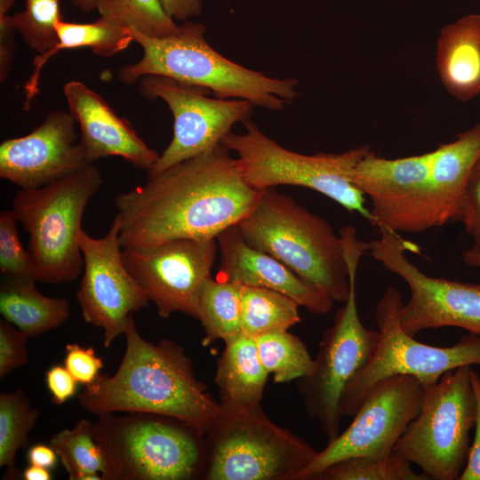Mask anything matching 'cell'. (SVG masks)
<instances>
[{
    "label": "cell",
    "mask_w": 480,
    "mask_h": 480,
    "mask_svg": "<svg viewBox=\"0 0 480 480\" xmlns=\"http://www.w3.org/2000/svg\"><path fill=\"white\" fill-rule=\"evenodd\" d=\"M203 478L299 480L316 451L271 421L261 406L226 408L205 436Z\"/></svg>",
    "instance_id": "cell-8"
},
{
    "label": "cell",
    "mask_w": 480,
    "mask_h": 480,
    "mask_svg": "<svg viewBox=\"0 0 480 480\" xmlns=\"http://www.w3.org/2000/svg\"><path fill=\"white\" fill-rule=\"evenodd\" d=\"M28 336L4 318L0 320V377L28 363Z\"/></svg>",
    "instance_id": "cell-35"
},
{
    "label": "cell",
    "mask_w": 480,
    "mask_h": 480,
    "mask_svg": "<svg viewBox=\"0 0 480 480\" xmlns=\"http://www.w3.org/2000/svg\"><path fill=\"white\" fill-rule=\"evenodd\" d=\"M22 476L25 480H51L52 478L50 469L31 464L24 470Z\"/></svg>",
    "instance_id": "cell-43"
},
{
    "label": "cell",
    "mask_w": 480,
    "mask_h": 480,
    "mask_svg": "<svg viewBox=\"0 0 480 480\" xmlns=\"http://www.w3.org/2000/svg\"><path fill=\"white\" fill-rule=\"evenodd\" d=\"M102 174L93 164L36 188H21L12 211L28 235V252L36 280L61 284L76 279L84 259L76 235L90 199L100 190Z\"/></svg>",
    "instance_id": "cell-6"
},
{
    "label": "cell",
    "mask_w": 480,
    "mask_h": 480,
    "mask_svg": "<svg viewBox=\"0 0 480 480\" xmlns=\"http://www.w3.org/2000/svg\"><path fill=\"white\" fill-rule=\"evenodd\" d=\"M15 29L12 24L11 16H0V82L4 84L14 62Z\"/></svg>",
    "instance_id": "cell-40"
},
{
    "label": "cell",
    "mask_w": 480,
    "mask_h": 480,
    "mask_svg": "<svg viewBox=\"0 0 480 480\" xmlns=\"http://www.w3.org/2000/svg\"><path fill=\"white\" fill-rule=\"evenodd\" d=\"M300 306L289 296L258 286L242 285V333L256 338L288 331L300 321Z\"/></svg>",
    "instance_id": "cell-27"
},
{
    "label": "cell",
    "mask_w": 480,
    "mask_h": 480,
    "mask_svg": "<svg viewBox=\"0 0 480 480\" xmlns=\"http://www.w3.org/2000/svg\"><path fill=\"white\" fill-rule=\"evenodd\" d=\"M60 4V0H25L24 10L11 16L15 31L38 53L57 44L55 23L63 19Z\"/></svg>",
    "instance_id": "cell-33"
},
{
    "label": "cell",
    "mask_w": 480,
    "mask_h": 480,
    "mask_svg": "<svg viewBox=\"0 0 480 480\" xmlns=\"http://www.w3.org/2000/svg\"><path fill=\"white\" fill-rule=\"evenodd\" d=\"M313 479L318 480H428L412 464L391 453L387 456H359L336 461Z\"/></svg>",
    "instance_id": "cell-32"
},
{
    "label": "cell",
    "mask_w": 480,
    "mask_h": 480,
    "mask_svg": "<svg viewBox=\"0 0 480 480\" xmlns=\"http://www.w3.org/2000/svg\"><path fill=\"white\" fill-rule=\"evenodd\" d=\"M93 426L82 419L73 428L59 432L50 441L69 480H103L106 464L94 438Z\"/></svg>",
    "instance_id": "cell-28"
},
{
    "label": "cell",
    "mask_w": 480,
    "mask_h": 480,
    "mask_svg": "<svg viewBox=\"0 0 480 480\" xmlns=\"http://www.w3.org/2000/svg\"><path fill=\"white\" fill-rule=\"evenodd\" d=\"M461 222L472 237L474 245L480 246V157L473 166L467 182Z\"/></svg>",
    "instance_id": "cell-37"
},
{
    "label": "cell",
    "mask_w": 480,
    "mask_h": 480,
    "mask_svg": "<svg viewBox=\"0 0 480 480\" xmlns=\"http://www.w3.org/2000/svg\"><path fill=\"white\" fill-rule=\"evenodd\" d=\"M12 210L0 212V270L4 276L37 281L32 259L23 247Z\"/></svg>",
    "instance_id": "cell-34"
},
{
    "label": "cell",
    "mask_w": 480,
    "mask_h": 480,
    "mask_svg": "<svg viewBox=\"0 0 480 480\" xmlns=\"http://www.w3.org/2000/svg\"><path fill=\"white\" fill-rule=\"evenodd\" d=\"M260 361L276 383H286L307 376L313 366L307 347L288 331L254 338Z\"/></svg>",
    "instance_id": "cell-31"
},
{
    "label": "cell",
    "mask_w": 480,
    "mask_h": 480,
    "mask_svg": "<svg viewBox=\"0 0 480 480\" xmlns=\"http://www.w3.org/2000/svg\"><path fill=\"white\" fill-rule=\"evenodd\" d=\"M57 44L48 51L37 54L33 60V71L24 85V108L28 110L32 100L39 92L42 69L48 60L59 52L87 47L103 58H109L125 50L133 41L128 28L100 17L89 23L65 21L55 23Z\"/></svg>",
    "instance_id": "cell-24"
},
{
    "label": "cell",
    "mask_w": 480,
    "mask_h": 480,
    "mask_svg": "<svg viewBox=\"0 0 480 480\" xmlns=\"http://www.w3.org/2000/svg\"><path fill=\"white\" fill-rule=\"evenodd\" d=\"M436 64L446 92L460 101L480 94V14L469 13L444 26L436 41Z\"/></svg>",
    "instance_id": "cell-22"
},
{
    "label": "cell",
    "mask_w": 480,
    "mask_h": 480,
    "mask_svg": "<svg viewBox=\"0 0 480 480\" xmlns=\"http://www.w3.org/2000/svg\"><path fill=\"white\" fill-rule=\"evenodd\" d=\"M251 246L286 265L300 278L344 303L350 284L340 234L292 196L271 188L236 225Z\"/></svg>",
    "instance_id": "cell-4"
},
{
    "label": "cell",
    "mask_w": 480,
    "mask_h": 480,
    "mask_svg": "<svg viewBox=\"0 0 480 480\" xmlns=\"http://www.w3.org/2000/svg\"><path fill=\"white\" fill-rule=\"evenodd\" d=\"M47 388L55 404H61L76 392L78 382L65 366L54 365L45 373Z\"/></svg>",
    "instance_id": "cell-38"
},
{
    "label": "cell",
    "mask_w": 480,
    "mask_h": 480,
    "mask_svg": "<svg viewBox=\"0 0 480 480\" xmlns=\"http://www.w3.org/2000/svg\"><path fill=\"white\" fill-rule=\"evenodd\" d=\"M260 194L245 181L238 158L220 143L116 196L121 246L216 239L252 211Z\"/></svg>",
    "instance_id": "cell-1"
},
{
    "label": "cell",
    "mask_w": 480,
    "mask_h": 480,
    "mask_svg": "<svg viewBox=\"0 0 480 480\" xmlns=\"http://www.w3.org/2000/svg\"><path fill=\"white\" fill-rule=\"evenodd\" d=\"M368 252L408 285L410 297L400 316L402 329L414 337L427 329L458 327L480 336V284L434 277L408 260L418 247L397 233L380 228Z\"/></svg>",
    "instance_id": "cell-12"
},
{
    "label": "cell",
    "mask_w": 480,
    "mask_h": 480,
    "mask_svg": "<svg viewBox=\"0 0 480 480\" xmlns=\"http://www.w3.org/2000/svg\"><path fill=\"white\" fill-rule=\"evenodd\" d=\"M348 263L350 289L344 306L324 333L310 372L300 379L298 388L308 415L316 420L328 442L340 433V401L348 383L374 354L379 331L366 328L358 314L356 278L361 257L369 243L347 226L340 230Z\"/></svg>",
    "instance_id": "cell-7"
},
{
    "label": "cell",
    "mask_w": 480,
    "mask_h": 480,
    "mask_svg": "<svg viewBox=\"0 0 480 480\" xmlns=\"http://www.w3.org/2000/svg\"><path fill=\"white\" fill-rule=\"evenodd\" d=\"M35 283L4 276L0 284L1 315L28 337L56 329L69 317L68 300L44 296L36 290Z\"/></svg>",
    "instance_id": "cell-25"
},
{
    "label": "cell",
    "mask_w": 480,
    "mask_h": 480,
    "mask_svg": "<svg viewBox=\"0 0 480 480\" xmlns=\"http://www.w3.org/2000/svg\"><path fill=\"white\" fill-rule=\"evenodd\" d=\"M216 240L220 265L215 278L279 292L316 315L332 310L334 301L327 294L272 255L247 244L236 225L222 231Z\"/></svg>",
    "instance_id": "cell-20"
},
{
    "label": "cell",
    "mask_w": 480,
    "mask_h": 480,
    "mask_svg": "<svg viewBox=\"0 0 480 480\" xmlns=\"http://www.w3.org/2000/svg\"><path fill=\"white\" fill-rule=\"evenodd\" d=\"M95 10L107 20L148 36L165 38L177 34L180 25L160 0H93Z\"/></svg>",
    "instance_id": "cell-30"
},
{
    "label": "cell",
    "mask_w": 480,
    "mask_h": 480,
    "mask_svg": "<svg viewBox=\"0 0 480 480\" xmlns=\"http://www.w3.org/2000/svg\"><path fill=\"white\" fill-rule=\"evenodd\" d=\"M404 306L400 292L388 287L375 308L379 331L376 350L348 383L340 401L341 416L353 417L369 388L378 380L396 374L411 375L423 386L463 365H480V336L465 335L450 347L421 343L401 327Z\"/></svg>",
    "instance_id": "cell-11"
},
{
    "label": "cell",
    "mask_w": 480,
    "mask_h": 480,
    "mask_svg": "<svg viewBox=\"0 0 480 480\" xmlns=\"http://www.w3.org/2000/svg\"><path fill=\"white\" fill-rule=\"evenodd\" d=\"M39 415L22 389L0 394V467L6 468L4 478H17L16 453L28 445Z\"/></svg>",
    "instance_id": "cell-29"
},
{
    "label": "cell",
    "mask_w": 480,
    "mask_h": 480,
    "mask_svg": "<svg viewBox=\"0 0 480 480\" xmlns=\"http://www.w3.org/2000/svg\"><path fill=\"white\" fill-rule=\"evenodd\" d=\"M462 260L465 264L480 268V246L473 245L462 253Z\"/></svg>",
    "instance_id": "cell-44"
},
{
    "label": "cell",
    "mask_w": 480,
    "mask_h": 480,
    "mask_svg": "<svg viewBox=\"0 0 480 480\" xmlns=\"http://www.w3.org/2000/svg\"><path fill=\"white\" fill-rule=\"evenodd\" d=\"M69 112L52 110L28 134L0 145V177L20 188H36L92 163Z\"/></svg>",
    "instance_id": "cell-18"
},
{
    "label": "cell",
    "mask_w": 480,
    "mask_h": 480,
    "mask_svg": "<svg viewBox=\"0 0 480 480\" xmlns=\"http://www.w3.org/2000/svg\"><path fill=\"white\" fill-rule=\"evenodd\" d=\"M423 393L422 383L411 375L396 374L375 382L349 426L316 452L299 480L313 479L329 465L347 458L391 454L419 414Z\"/></svg>",
    "instance_id": "cell-13"
},
{
    "label": "cell",
    "mask_w": 480,
    "mask_h": 480,
    "mask_svg": "<svg viewBox=\"0 0 480 480\" xmlns=\"http://www.w3.org/2000/svg\"><path fill=\"white\" fill-rule=\"evenodd\" d=\"M124 335L125 351L113 375L100 374L79 394L80 405L98 416L148 412L187 422L203 436L210 431L220 405L193 371L184 348L170 340L153 344L139 333L133 315Z\"/></svg>",
    "instance_id": "cell-2"
},
{
    "label": "cell",
    "mask_w": 480,
    "mask_h": 480,
    "mask_svg": "<svg viewBox=\"0 0 480 480\" xmlns=\"http://www.w3.org/2000/svg\"><path fill=\"white\" fill-rule=\"evenodd\" d=\"M471 379L476 397V421L467 463L459 480H480V377L472 370Z\"/></svg>",
    "instance_id": "cell-39"
},
{
    "label": "cell",
    "mask_w": 480,
    "mask_h": 480,
    "mask_svg": "<svg viewBox=\"0 0 480 480\" xmlns=\"http://www.w3.org/2000/svg\"><path fill=\"white\" fill-rule=\"evenodd\" d=\"M216 239H173L144 248H123L122 260L162 318L173 313L196 317V300L211 276Z\"/></svg>",
    "instance_id": "cell-17"
},
{
    "label": "cell",
    "mask_w": 480,
    "mask_h": 480,
    "mask_svg": "<svg viewBox=\"0 0 480 480\" xmlns=\"http://www.w3.org/2000/svg\"><path fill=\"white\" fill-rule=\"evenodd\" d=\"M103 480H189L202 476L205 436L180 420L148 412L102 414L93 426Z\"/></svg>",
    "instance_id": "cell-5"
},
{
    "label": "cell",
    "mask_w": 480,
    "mask_h": 480,
    "mask_svg": "<svg viewBox=\"0 0 480 480\" xmlns=\"http://www.w3.org/2000/svg\"><path fill=\"white\" fill-rule=\"evenodd\" d=\"M103 365L102 359L96 355L92 347L84 348L76 343L66 346L64 366L78 384H92Z\"/></svg>",
    "instance_id": "cell-36"
},
{
    "label": "cell",
    "mask_w": 480,
    "mask_h": 480,
    "mask_svg": "<svg viewBox=\"0 0 480 480\" xmlns=\"http://www.w3.org/2000/svg\"><path fill=\"white\" fill-rule=\"evenodd\" d=\"M224 343L214 379L220 392V405L260 406L269 374L260 361L255 339L241 333Z\"/></svg>",
    "instance_id": "cell-23"
},
{
    "label": "cell",
    "mask_w": 480,
    "mask_h": 480,
    "mask_svg": "<svg viewBox=\"0 0 480 480\" xmlns=\"http://www.w3.org/2000/svg\"><path fill=\"white\" fill-rule=\"evenodd\" d=\"M142 50L141 59L117 71L120 82L132 84L146 76H164L198 85L220 99H241L269 110H283L299 95V80L276 78L250 69L215 51L202 23L187 20L177 34L154 38L129 28Z\"/></svg>",
    "instance_id": "cell-3"
},
{
    "label": "cell",
    "mask_w": 480,
    "mask_h": 480,
    "mask_svg": "<svg viewBox=\"0 0 480 480\" xmlns=\"http://www.w3.org/2000/svg\"><path fill=\"white\" fill-rule=\"evenodd\" d=\"M139 81L141 95L163 100L173 116L172 140L147 176L216 147L235 124L252 113L248 100L217 98L206 88L164 76H146Z\"/></svg>",
    "instance_id": "cell-14"
},
{
    "label": "cell",
    "mask_w": 480,
    "mask_h": 480,
    "mask_svg": "<svg viewBox=\"0 0 480 480\" xmlns=\"http://www.w3.org/2000/svg\"><path fill=\"white\" fill-rule=\"evenodd\" d=\"M243 124L245 132H230L220 143L237 154L244 178L252 188L260 191L279 185L308 188L371 222L364 195L350 179L353 169L369 147L361 146L342 153L303 155L279 145L250 119Z\"/></svg>",
    "instance_id": "cell-10"
},
{
    "label": "cell",
    "mask_w": 480,
    "mask_h": 480,
    "mask_svg": "<svg viewBox=\"0 0 480 480\" xmlns=\"http://www.w3.org/2000/svg\"><path fill=\"white\" fill-rule=\"evenodd\" d=\"M471 372L460 366L423 386L420 412L394 446L428 480H457L466 466L477 412Z\"/></svg>",
    "instance_id": "cell-9"
},
{
    "label": "cell",
    "mask_w": 480,
    "mask_h": 480,
    "mask_svg": "<svg viewBox=\"0 0 480 480\" xmlns=\"http://www.w3.org/2000/svg\"><path fill=\"white\" fill-rule=\"evenodd\" d=\"M72 4L84 12H91L95 10L93 0H71Z\"/></svg>",
    "instance_id": "cell-45"
},
{
    "label": "cell",
    "mask_w": 480,
    "mask_h": 480,
    "mask_svg": "<svg viewBox=\"0 0 480 480\" xmlns=\"http://www.w3.org/2000/svg\"><path fill=\"white\" fill-rule=\"evenodd\" d=\"M57 453L49 444H35L28 452V460L31 465H37L52 469L57 463Z\"/></svg>",
    "instance_id": "cell-42"
},
{
    "label": "cell",
    "mask_w": 480,
    "mask_h": 480,
    "mask_svg": "<svg viewBox=\"0 0 480 480\" xmlns=\"http://www.w3.org/2000/svg\"><path fill=\"white\" fill-rule=\"evenodd\" d=\"M68 112L78 124L80 142L90 163L108 156H120L147 172L160 154L149 148L131 123L117 116L106 100L80 81L63 86Z\"/></svg>",
    "instance_id": "cell-19"
},
{
    "label": "cell",
    "mask_w": 480,
    "mask_h": 480,
    "mask_svg": "<svg viewBox=\"0 0 480 480\" xmlns=\"http://www.w3.org/2000/svg\"><path fill=\"white\" fill-rule=\"evenodd\" d=\"M119 231L116 214L104 236L93 238L83 228L76 235L84 259L76 300L84 321L103 330L106 348L149 302L123 263Z\"/></svg>",
    "instance_id": "cell-16"
},
{
    "label": "cell",
    "mask_w": 480,
    "mask_h": 480,
    "mask_svg": "<svg viewBox=\"0 0 480 480\" xmlns=\"http://www.w3.org/2000/svg\"><path fill=\"white\" fill-rule=\"evenodd\" d=\"M431 151L386 158L369 149L351 172L352 182L371 202V223L395 233L433 228L429 187Z\"/></svg>",
    "instance_id": "cell-15"
},
{
    "label": "cell",
    "mask_w": 480,
    "mask_h": 480,
    "mask_svg": "<svg viewBox=\"0 0 480 480\" xmlns=\"http://www.w3.org/2000/svg\"><path fill=\"white\" fill-rule=\"evenodd\" d=\"M166 12L177 20L187 21L203 10L202 0H160Z\"/></svg>",
    "instance_id": "cell-41"
},
{
    "label": "cell",
    "mask_w": 480,
    "mask_h": 480,
    "mask_svg": "<svg viewBox=\"0 0 480 480\" xmlns=\"http://www.w3.org/2000/svg\"><path fill=\"white\" fill-rule=\"evenodd\" d=\"M480 157V124L431 151L429 167L433 228L460 221L471 170Z\"/></svg>",
    "instance_id": "cell-21"
},
{
    "label": "cell",
    "mask_w": 480,
    "mask_h": 480,
    "mask_svg": "<svg viewBox=\"0 0 480 480\" xmlns=\"http://www.w3.org/2000/svg\"><path fill=\"white\" fill-rule=\"evenodd\" d=\"M16 0H0V16L8 14Z\"/></svg>",
    "instance_id": "cell-46"
},
{
    "label": "cell",
    "mask_w": 480,
    "mask_h": 480,
    "mask_svg": "<svg viewBox=\"0 0 480 480\" xmlns=\"http://www.w3.org/2000/svg\"><path fill=\"white\" fill-rule=\"evenodd\" d=\"M242 284L209 276L196 300V318L204 328L203 346L217 340L226 341L242 333Z\"/></svg>",
    "instance_id": "cell-26"
}]
</instances>
